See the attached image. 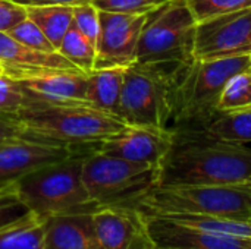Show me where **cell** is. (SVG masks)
I'll return each mask as SVG.
<instances>
[{
    "label": "cell",
    "mask_w": 251,
    "mask_h": 249,
    "mask_svg": "<svg viewBox=\"0 0 251 249\" xmlns=\"http://www.w3.org/2000/svg\"><path fill=\"white\" fill-rule=\"evenodd\" d=\"M251 178V148L212 135L200 125L174 128L157 185H235Z\"/></svg>",
    "instance_id": "obj_1"
},
{
    "label": "cell",
    "mask_w": 251,
    "mask_h": 249,
    "mask_svg": "<svg viewBox=\"0 0 251 249\" xmlns=\"http://www.w3.org/2000/svg\"><path fill=\"white\" fill-rule=\"evenodd\" d=\"M94 147L76 150L69 157L41 166L16 181L24 204L41 219L93 214L100 208L82 182V164Z\"/></svg>",
    "instance_id": "obj_2"
},
{
    "label": "cell",
    "mask_w": 251,
    "mask_h": 249,
    "mask_svg": "<svg viewBox=\"0 0 251 249\" xmlns=\"http://www.w3.org/2000/svg\"><path fill=\"white\" fill-rule=\"evenodd\" d=\"M144 217L199 214L251 222V185H156L128 205Z\"/></svg>",
    "instance_id": "obj_3"
},
{
    "label": "cell",
    "mask_w": 251,
    "mask_h": 249,
    "mask_svg": "<svg viewBox=\"0 0 251 249\" xmlns=\"http://www.w3.org/2000/svg\"><path fill=\"white\" fill-rule=\"evenodd\" d=\"M18 117L25 135L71 148L96 147L126 126L119 116L88 103H35L21 110Z\"/></svg>",
    "instance_id": "obj_4"
},
{
    "label": "cell",
    "mask_w": 251,
    "mask_h": 249,
    "mask_svg": "<svg viewBox=\"0 0 251 249\" xmlns=\"http://www.w3.org/2000/svg\"><path fill=\"white\" fill-rule=\"evenodd\" d=\"M251 56L201 60L178 65L174 85L175 126L207 125L218 114V101L228 79L247 70Z\"/></svg>",
    "instance_id": "obj_5"
},
{
    "label": "cell",
    "mask_w": 251,
    "mask_h": 249,
    "mask_svg": "<svg viewBox=\"0 0 251 249\" xmlns=\"http://www.w3.org/2000/svg\"><path fill=\"white\" fill-rule=\"evenodd\" d=\"M172 65L132 63L125 70L118 116L134 126L168 128L174 116L175 70Z\"/></svg>",
    "instance_id": "obj_6"
},
{
    "label": "cell",
    "mask_w": 251,
    "mask_h": 249,
    "mask_svg": "<svg viewBox=\"0 0 251 249\" xmlns=\"http://www.w3.org/2000/svg\"><path fill=\"white\" fill-rule=\"evenodd\" d=\"M82 182L99 205H128L159 182V167L106 156L96 148L82 164Z\"/></svg>",
    "instance_id": "obj_7"
},
{
    "label": "cell",
    "mask_w": 251,
    "mask_h": 249,
    "mask_svg": "<svg viewBox=\"0 0 251 249\" xmlns=\"http://www.w3.org/2000/svg\"><path fill=\"white\" fill-rule=\"evenodd\" d=\"M196 19L185 0H171L146 22L135 63L185 65L193 60Z\"/></svg>",
    "instance_id": "obj_8"
},
{
    "label": "cell",
    "mask_w": 251,
    "mask_h": 249,
    "mask_svg": "<svg viewBox=\"0 0 251 249\" xmlns=\"http://www.w3.org/2000/svg\"><path fill=\"white\" fill-rule=\"evenodd\" d=\"M251 56V9L215 16L196 25L193 59Z\"/></svg>",
    "instance_id": "obj_9"
},
{
    "label": "cell",
    "mask_w": 251,
    "mask_h": 249,
    "mask_svg": "<svg viewBox=\"0 0 251 249\" xmlns=\"http://www.w3.org/2000/svg\"><path fill=\"white\" fill-rule=\"evenodd\" d=\"M150 15L151 13H119L100 10L96 68H128L135 63L140 37Z\"/></svg>",
    "instance_id": "obj_10"
},
{
    "label": "cell",
    "mask_w": 251,
    "mask_h": 249,
    "mask_svg": "<svg viewBox=\"0 0 251 249\" xmlns=\"http://www.w3.org/2000/svg\"><path fill=\"white\" fill-rule=\"evenodd\" d=\"M174 142V128L126 125L119 132L107 136L94 148L106 156L132 163L160 166Z\"/></svg>",
    "instance_id": "obj_11"
},
{
    "label": "cell",
    "mask_w": 251,
    "mask_h": 249,
    "mask_svg": "<svg viewBox=\"0 0 251 249\" xmlns=\"http://www.w3.org/2000/svg\"><path fill=\"white\" fill-rule=\"evenodd\" d=\"M97 239L103 249H154L147 219L132 207L106 205L93 213Z\"/></svg>",
    "instance_id": "obj_12"
},
{
    "label": "cell",
    "mask_w": 251,
    "mask_h": 249,
    "mask_svg": "<svg viewBox=\"0 0 251 249\" xmlns=\"http://www.w3.org/2000/svg\"><path fill=\"white\" fill-rule=\"evenodd\" d=\"M76 150L82 148H71L28 135L9 139L0 144V183L15 182L41 166L69 157Z\"/></svg>",
    "instance_id": "obj_13"
},
{
    "label": "cell",
    "mask_w": 251,
    "mask_h": 249,
    "mask_svg": "<svg viewBox=\"0 0 251 249\" xmlns=\"http://www.w3.org/2000/svg\"><path fill=\"white\" fill-rule=\"evenodd\" d=\"M151 239L166 249H251V238L204 232L163 217H146Z\"/></svg>",
    "instance_id": "obj_14"
},
{
    "label": "cell",
    "mask_w": 251,
    "mask_h": 249,
    "mask_svg": "<svg viewBox=\"0 0 251 249\" xmlns=\"http://www.w3.org/2000/svg\"><path fill=\"white\" fill-rule=\"evenodd\" d=\"M76 69L57 51L46 53L29 48L7 32H0V73L25 81L59 70Z\"/></svg>",
    "instance_id": "obj_15"
},
{
    "label": "cell",
    "mask_w": 251,
    "mask_h": 249,
    "mask_svg": "<svg viewBox=\"0 0 251 249\" xmlns=\"http://www.w3.org/2000/svg\"><path fill=\"white\" fill-rule=\"evenodd\" d=\"M88 72L79 69L59 70L47 75L35 76L21 81L25 91L34 103L66 104V103H87Z\"/></svg>",
    "instance_id": "obj_16"
},
{
    "label": "cell",
    "mask_w": 251,
    "mask_h": 249,
    "mask_svg": "<svg viewBox=\"0 0 251 249\" xmlns=\"http://www.w3.org/2000/svg\"><path fill=\"white\" fill-rule=\"evenodd\" d=\"M44 249H103L96 235L93 214L46 219Z\"/></svg>",
    "instance_id": "obj_17"
},
{
    "label": "cell",
    "mask_w": 251,
    "mask_h": 249,
    "mask_svg": "<svg viewBox=\"0 0 251 249\" xmlns=\"http://www.w3.org/2000/svg\"><path fill=\"white\" fill-rule=\"evenodd\" d=\"M125 70L126 68L122 66H110L88 72L85 101L101 112L118 116Z\"/></svg>",
    "instance_id": "obj_18"
},
{
    "label": "cell",
    "mask_w": 251,
    "mask_h": 249,
    "mask_svg": "<svg viewBox=\"0 0 251 249\" xmlns=\"http://www.w3.org/2000/svg\"><path fill=\"white\" fill-rule=\"evenodd\" d=\"M46 219L29 213L0 229V249H44Z\"/></svg>",
    "instance_id": "obj_19"
},
{
    "label": "cell",
    "mask_w": 251,
    "mask_h": 249,
    "mask_svg": "<svg viewBox=\"0 0 251 249\" xmlns=\"http://www.w3.org/2000/svg\"><path fill=\"white\" fill-rule=\"evenodd\" d=\"M26 16L46 34L57 51L65 34L72 28V6H26Z\"/></svg>",
    "instance_id": "obj_20"
},
{
    "label": "cell",
    "mask_w": 251,
    "mask_h": 249,
    "mask_svg": "<svg viewBox=\"0 0 251 249\" xmlns=\"http://www.w3.org/2000/svg\"><path fill=\"white\" fill-rule=\"evenodd\" d=\"M204 128L221 139L249 144L251 142V107L229 113H218Z\"/></svg>",
    "instance_id": "obj_21"
},
{
    "label": "cell",
    "mask_w": 251,
    "mask_h": 249,
    "mask_svg": "<svg viewBox=\"0 0 251 249\" xmlns=\"http://www.w3.org/2000/svg\"><path fill=\"white\" fill-rule=\"evenodd\" d=\"M163 219L172 220L178 225L238 238H251V223L240 222L232 219L215 217V216H199V214H172V216H162Z\"/></svg>",
    "instance_id": "obj_22"
},
{
    "label": "cell",
    "mask_w": 251,
    "mask_h": 249,
    "mask_svg": "<svg viewBox=\"0 0 251 249\" xmlns=\"http://www.w3.org/2000/svg\"><path fill=\"white\" fill-rule=\"evenodd\" d=\"M57 53L82 72H91L96 68V45L74 26L65 34L57 47Z\"/></svg>",
    "instance_id": "obj_23"
},
{
    "label": "cell",
    "mask_w": 251,
    "mask_h": 249,
    "mask_svg": "<svg viewBox=\"0 0 251 249\" xmlns=\"http://www.w3.org/2000/svg\"><path fill=\"white\" fill-rule=\"evenodd\" d=\"M251 107V73L243 70L225 84L218 101V113H229Z\"/></svg>",
    "instance_id": "obj_24"
},
{
    "label": "cell",
    "mask_w": 251,
    "mask_h": 249,
    "mask_svg": "<svg viewBox=\"0 0 251 249\" xmlns=\"http://www.w3.org/2000/svg\"><path fill=\"white\" fill-rule=\"evenodd\" d=\"M196 22L251 9V0H185Z\"/></svg>",
    "instance_id": "obj_25"
},
{
    "label": "cell",
    "mask_w": 251,
    "mask_h": 249,
    "mask_svg": "<svg viewBox=\"0 0 251 249\" xmlns=\"http://www.w3.org/2000/svg\"><path fill=\"white\" fill-rule=\"evenodd\" d=\"M31 104L35 103L25 91L22 82L0 73V113L18 114Z\"/></svg>",
    "instance_id": "obj_26"
},
{
    "label": "cell",
    "mask_w": 251,
    "mask_h": 249,
    "mask_svg": "<svg viewBox=\"0 0 251 249\" xmlns=\"http://www.w3.org/2000/svg\"><path fill=\"white\" fill-rule=\"evenodd\" d=\"M29 213L31 211L24 204L19 195L16 181L0 183V229L22 219Z\"/></svg>",
    "instance_id": "obj_27"
},
{
    "label": "cell",
    "mask_w": 251,
    "mask_h": 249,
    "mask_svg": "<svg viewBox=\"0 0 251 249\" xmlns=\"http://www.w3.org/2000/svg\"><path fill=\"white\" fill-rule=\"evenodd\" d=\"M72 15H74L72 26L78 29L90 43L97 45V40L100 34V10L90 0L72 6Z\"/></svg>",
    "instance_id": "obj_28"
},
{
    "label": "cell",
    "mask_w": 251,
    "mask_h": 249,
    "mask_svg": "<svg viewBox=\"0 0 251 249\" xmlns=\"http://www.w3.org/2000/svg\"><path fill=\"white\" fill-rule=\"evenodd\" d=\"M7 34L12 38H15L16 41H19L21 44H24V45H26L29 48L46 51V53L56 51V48L49 41V38L41 31V28L35 22H32L28 16L25 19H22L21 22H18L13 28H10L7 31Z\"/></svg>",
    "instance_id": "obj_29"
},
{
    "label": "cell",
    "mask_w": 251,
    "mask_h": 249,
    "mask_svg": "<svg viewBox=\"0 0 251 249\" xmlns=\"http://www.w3.org/2000/svg\"><path fill=\"white\" fill-rule=\"evenodd\" d=\"M99 10L119 13H153L171 0H91Z\"/></svg>",
    "instance_id": "obj_30"
},
{
    "label": "cell",
    "mask_w": 251,
    "mask_h": 249,
    "mask_svg": "<svg viewBox=\"0 0 251 249\" xmlns=\"http://www.w3.org/2000/svg\"><path fill=\"white\" fill-rule=\"evenodd\" d=\"M26 18V10L15 0H0V32H7Z\"/></svg>",
    "instance_id": "obj_31"
},
{
    "label": "cell",
    "mask_w": 251,
    "mask_h": 249,
    "mask_svg": "<svg viewBox=\"0 0 251 249\" xmlns=\"http://www.w3.org/2000/svg\"><path fill=\"white\" fill-rule=\"evenodd\" d=\"M19 136H25V129L18 114L0 113V144Z\"/></svg>",
    "instance_id": "obj_32"
},
{
    "label": "cell",
    "mask_w": 251,
    "mask_h": 249,
    "mask_svg": "<svg viewBox=\"0 0 251 249\" xmlns=\"http://www.w3.org/2000/svg\"><path fill=\"white\" fill-rule=\"evenodd\" d=\"M24 7L26 6H75L90 0H15Z\"/></svg>",
    "instance_id": "obj_33"
},
{
    "label": "cell",
    "mask_w": 251,
    "mask_h": 249,
    "mask_svg": "<svg viewBox=\"0 0 251 249\" xmlns=\"http://www.w3.org/2000/svg\"><path fill=\"white\" fill-rule=\"evenodd\" d=\"M247 70L251 73V57H250V65H249V69H247Z\"/></svg>",
    "instance_id": "obj_34"
},
{
    "label": "cell",
    "mask_w": 251,
    "mask_h": 249,
    "mask_svg": "<svg viewBox=\"0 0 251 249\" xmlns=\"http://www.w3.org/2000/svg\"><path fill=\"white\" fill-rule=\"evenodd\" d=\"M249 183H250V185H251V178H250V179H249Z\"/></svg>",
    "instance_id": "obj_35"
},
{
    "label": "cell",
    "mask_w": 251,
    "mask_h": 249,
    "mask_svg": "<svg viewBox=\"0 0 251 249\" xmlns=\"http://www.w3.org/2000/svg\"><path fill=\"white\" fill-rule=\"evenodd\" d=\"M154 249H166V248H157V247H156V248H154Z\"/></svg>",
    "instance_id": "obj_36"
},
{
    "label": "cell",
    "mask_w": 251,
    "mask_h": 249,
    "mask_svg": "<svg viewBox=\"0 0 251 249\" xmlns=\"http://www.w3.org/2000/svg\"><path fill=\"white\" fill-rule=\"evenodd\" d=\"M250 223H251V222H250Z\"/></svg>",
    "instance_id": "obj_37"
}]
</instances>
